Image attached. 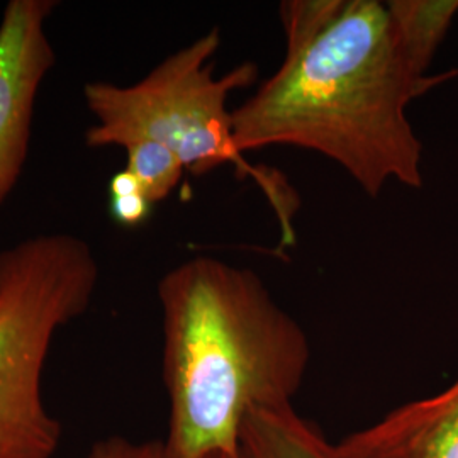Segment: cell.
Returning <instances> with one entry per match:
<instances>
[{
    "label": "cell",
    "instance_id": "obj_1",
    "mask_svg": "<svg viewBox=\"0 0 458 458\" xmlns=\"http://www.w3.org/2000/svg\"><path fill=\"white\" fill-rule=\"evenodd\" d=\"M280 14L285 58L231 113L238 148L318 151L372 197L389 181L420 189L423 147L406 111L438 79H420L406 65L387 5L293 0Z\"/></svg>",
    "mask_w": 458,
    "mask_h": 458
},
{
    "label": "cell",
    "instance_id": "obj_2",
    "mask_svg": "<svg viewBox=\"0 0 458 458\" xmlns=\"http://www.w3.org/2000/svg\"><path fill=\"white\" fill-rule=\"evenodd\" d=\"M158 299L168 454L240 452L246 418L291 408L301 391L311 357L304 329L255 272L211 257L165 274Z\"/></svg>",
    "mask_w": 458,
    "mask_h": 458
},
{
    "label": "cell",
    "instance_id": "obj_3",
    "mask_svg": "<svg viewBox=\"0 0 458 458\" xmlns=\"http://www.w3.org/2000/svg\"><path fill=\"white\" fill-rule=\"evenodd\" d=\"M219 45V30H213L168 56L134 85L87 83L83 98L98 124L87 130L85 141L92 148L153 141L174 151L194 175L234 165L242 179H251L262 189L277 216L284 243L291 245L295 238V192L276 170L246 160L234 141L226 109L233 90L257 81V65L245 62L214 79L211 60Z\"/></svg>",
    "mask_w": 458,
    "mask_h": 458
},
{
    "label": "cell",
    "instance_id": "obj_4",
    "mask_svg": "<svg viewBox=\"0 0 458 458\" xmlns=\"http://www.w3.org/2000/svg\"><path fill=\"white\" fill-rule=\"evenodd\" d=\"M98 260L73 234H38L0 251V458H53L62 425L41 377L55 333L89 310Z\"/></svg>",
    "mask_w": 458,
    "mask_h": 458
},
{
    "label": "cell",
    "instance_id": "obj_5",
    "mask_svg": "<svg viewBox=\"0 0 458 458\" xmlns=\"http://www.w3.org/2000/svg\"><path fill=\"white\" fill-rule=\"evenodd\" d=\"M55 5L53 0H13L0 21V206L24 170L36 98L55 65L47 36Z\"/></svg>",
    "mask_w": 458,
    "mask_h": 458
},
{
    "label": "cell",
    "instance_id": "obj_6",
    "mask_svg": "<svg viewBox=\"0 0 458 458\" xmlns=\"http://www.w3.org/2000/svg\"><path fill=\"white\" fill-rule=\"evenodd\" d=\"M344 458H458V378L336 442Z\"/></svg>",
    "mask_w": 458,
    "mask_h": 458
},
{
    "label": "cell",
    "instance_id": "obj_7",
    "mask_svg": "<svg viewBox=\"0 0 458 458\" xmlns=\"http://www.w3.org/2000/svg\"><path fill=\"white\" fill-rule=\"evenodd\" d=\"M242 454L243 458H344L336 443L294 406L253 411L243 426Z\"/></svg>",
    "mask_w": 458,
    "mask_h": 458
},
{
    "label": "cell",
    "instance_id": "obj_8",
    "mask_svg": "<svg viewBox=\"0 0 458 458\" xmlns=\"http://www.w3.org/2000/svg\"><path fill=\"white\" fill-rule=\"evenodd\" d=\"M386 5L403 60L416 77L428 79L426 70L458 14V0H393Z\"/></svg>",
    "mask_w": 458,
    "mask_h": 458
},
{
    "label": "cell",
    "instance_id": "obj_9",
    "mask_svg": "<svg viewBox=\"0 0 458 458\" xmlns=\"http://www.w3.org/2000/svg\"><path fill=\"white\" fill-rule=\"evenodd\" d=\"M126 149V168L138 179L151 204L165 200L179 185L185 166L179 157L153 141H136Z\"/></svg>",
    "mask_w": 458,
    "mask_h": 458
},
{
    "label": "cell",
    "instance_id": "obj_10",
    "mask_svg": "<svg viewBox=\"0 0 458 458\" xmlns=\"http://www.w3.org/2000/svg\"><path fill=\"white\" fill-rule=\"evenodd\" d=\"M87 458H172L160 440L131 442L123 437H109L94 443Z\"/></svg>",
    "mask_w": 458,
    "mask_h": 458
},
{
    "label": "cell",
    "instance_id": "obj_11",
    "mask_svg": "<svg viewBox=\"0 0 458 458\" xmlns=\"http://www.w3.org/2000/svg\"><path fill=\"white\" fill-rule=\"evenodd\" d=\"M151 202L145 194L111 197V214L121 226L134 228L143 225L151 213Z\"/></svg>",
    "mask_w": 458,
    "mask_h": 458
},
{
    "label": "cell",
    "instance_id": "obj_12",
    "mask_svg": "<svg viewBox=\"0 0 458 458\" xmlns=\"http://www.w3.org/2000/svg\"><path fill=\"white\" fill-rule=\"evenodd\" d=\"M111 197H126L132 194H145L141 183L132 175L128 168L117 172L109 183Z\"/></svg>",
    "mask_w": 458,
    "mask_h": 458
},
{
    "label": "cell",
    "instance_id": "obj_13",
    "mask_svg": "<svg viewBox=\"0 0 458 458\" xmlns=\"http://www.w3.org/2000/svg\"><path fill=\"white\" fill-rule=\"evenodd\" d=\"M202 458H243V454H242V450H240V452H236V454H213V455H208V457Z\"/></svg>",
    "mask_w": 458,
    "mask_h": 458
}]
</instances>
